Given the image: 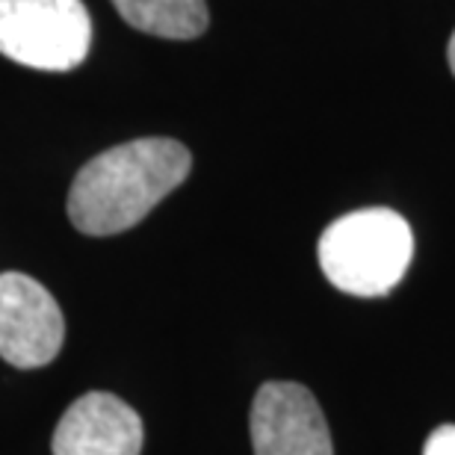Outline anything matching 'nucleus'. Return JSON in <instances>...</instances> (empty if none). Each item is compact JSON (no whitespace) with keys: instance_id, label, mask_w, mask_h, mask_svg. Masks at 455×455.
<instances>
[{"instance_id":"1","label":"nucleus","mask_w":455,"mask_h":455,"mask_svg":"<svg viewBox=\"0 0 455 455\" xmlns=\"http://www.w3.org/2000/svg\"><path fill=\"white\" fill-rule=\"evenodd\" d=\"M193 154L178 140L148 136L98 154L68 189V220L80 234L110 236L140 225L184 184Z\"/></svg>"},{"instance_id":"8","label":"nucleus","mask_w":455,"mask_h":455,"mask_svg":"<svg viewBox=\"0 0 455 455\" xmlns=\"http://www.w3.org/2000/svg\"><path fill=\"white\" fill-rule=\"evenodd\" d=\"M423 455H455V426L443 423L426 438Z\"/></svg>"},{"instance_id":"3","label":"nucleus","mask_w":455,"mask_h":455,"mask_svg":"<svg viewBox=\"0 0 455 455\" xmlns=\"http://www.w3.org/2000/svg\"><path fill=\"white\" fill-rule=\"evenodd\" d=\"M92 44L84 0H0V53L39 71H71Z\"/></svg>"},{"instance_id":"5","label":"nucleus","mask_w":455,"mask_h":455,"mask_svg":"<svg viewBox=\"0 0 455 455\" xmlns=\"http://www.w3.org/2000/svg\"><path fill=\"white\" fill-rule=\"evenodd\" d=\"M254 455H334L316 396L296 381H267L251 403Z\"/></svg>"},{"instance_id":"4","label":"nucleus","mask_w":455,"mask_h":455,"mask_svg":"<svg viewBox=\"0 0 455 455\" xmlns=\"http://www.w3.org/2000/svg\"><path fill=\"white\" fill-rule=\"evenodd\" d=\"M66 320L48 290L24 272L0 275V358L18 370H39L57 358Z\"/></svg>"},{"instance_id":"9","label":"nucleus","mask_w":455,"mask_h":455,"mask_svg":"<svg viewBox=\"0 0 455 455\" xmlns=\"http://www.w3.org/2000/svg\"><path fill=\"white\" fill-rule=\"evenodd\" d=\"M447 60H450V68H452V75H455V33H452V39H450V48H447Z\"/></svg>"},{"instance_id":"6","label":"nucleus","mask_w":455,"mask_h":455,"mask_svg":"<svg viewBox=\"0 0 455 455\" xmlns=\"http://www.w3.org/2000/svg\"><path fill=\"white\" fill-rule=\"evenodd\" d=\"M142 417L107 390L71 403L53 432V455H142Z\"/></svg>"},{"instance_id":"7","label":"nucleus","mask_w":455,"mask_h":455,"mask_svg":"<svg viewBox=\"0 0 455 455\" xmlns=\"http://www.w3.org/2000/svg\"><path fill=\"white\" fill-rule=\"evenodd\" d=\"M113 6L133 30L160 39H198L211 21L204 0H113Z\"/></svg>"},{"instance_id":"2","label":"nucleus","mask_w":455,"mask_h":455,"mask_svg":"<svg viewBox=\"0 0 455 455\" xmlns=\"http://www.w3.org/2000/svg\"><path fill=\"white\" fill-rule=\"evenodd\" d=\"M316 258L323 275L340 293L385 296L405 278L414 258V234L390 207H363L325 228Z\"/></svg>"}]
</instances>
